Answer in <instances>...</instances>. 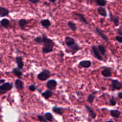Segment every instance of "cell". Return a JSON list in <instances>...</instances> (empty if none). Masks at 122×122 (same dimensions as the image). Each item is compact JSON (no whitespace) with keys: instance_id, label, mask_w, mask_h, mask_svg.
<instances>
[{"instance_id":"1","label":"cell","mask_w":122,"mask_h":122,"mask_svg":"<svg viewBox=\"0 0 122 122\" xmlns=\"http://www.w3.org/2000/svg\"><path fill=\"white\" fill-rule=\"evenodd\" d=\"M43 39V47L42 48V53L44 54H47L50 53L53 51L54 46V43L53 41L48 38L47 36L45 34L42 36Z\"/></svg>"},{"instance_id":"2","label":"cell","mask_w":122,"mask_h":122,"mask_svg":"<svg viewBox=\"0 0 122 122\" xmlns=\"http://www.w3.org/2000/svg\"><path fill=\"white\" fill-rule=\"evenodd\" d=\"M51 76V72L47 69H44L37 75L38 79L42 81L47 80Z\"/></svg>"},{"instance_id":"3","label":"cell","mask_w":122,"mask_h":122,"mask_svg":"<svg viewBox=\"0 0 122 122\" xmlns=\"http://www.w3.org/2000/svg\"><path fill=\"white\" fill-rule=\"evenodd\" d=\"M13 88V85L12 83L6 82L0 86V94L1 95H3L11 90Z\"/></svg>"},{"instance_id":"4","label":"cell","mask_w":122,"mask_h":122,"mask_svg":"<svg viewBox=\"0 0 122 122\" xmlns=\"http://www.w3.org/2000/svg\"><path fill=\"white\" fill-rule=\"evenodd\" d=\"M57 85V81L54 79H51L49 80L46 83V86L47 88L48 89V90H50L51 91L55 90Z\"/></svg>"},{"instance_id":"5","label":"cell","mask_w":122,"mask_h":122,"mask_svg":"<svg viewBox=\"0 0 122 122\" xmlns=\"http://www.w3.org/2000/svg\"><path fill=\"white\" fill-rule=\"evenodd\" d=\"M65 43L70 49H71L77 44L75 42V40L70 36H66L65 38Z\"/></svg>"},{"instance_id":"6","label":"cell","mask_w":122,"mask_h":122,"mask_svg":"<svg viewBox=\"0 0 122 122\" xmlns=\"http://www.w3.org/2000/svg\"><path fill=\"white\" fill-rule=\"evenodd\" d=\"M111 86L113 90H120L122 89V83L119 82L117 79H113L112 81Z\"/></svg>"},{"instance_id":"7","label":"cell","mask_w":122,"mask_h":122,"mask_svg":"<svg viewBox=\"0 0 122 122\" xmlns=\"http://www.w3.org/2000/svg\"><path fill=\"white\" fill-rule=\"evenodd\" d=\"M92 50L93 51L94 55L95 58H96L97 60L101 61L103 60L102 55L101 54L98 49V47L96 45H93L92 46Z\"/></svg>"},{"instance_id":"8","label":"cell","mask_w":122,"mask_h":122,"mask_svg":"<svg viewBox=\"0 0 122 122\" xmlns=\"http://www.w3.org/2000/svg\"><path fill=\"white\" fill-rule=\"evenodd\" d=\"M109 17L110 21L113 22L115 26L117 27L120 24V20L119 16L113 14L111 13L109 14Z\"/></svg>"},{"instance_id":"9","label":"cell","mask_w":122,"mask_h":122,"mask_svg":"<svg viewBox=\"0 0 122 122\" xmlns=\"http://www.w3.org/2000/svg\"><path fill=\"white\" fill-rule=\"evenodd\" d=\"M15 86L16 89L18 91H21L23 90L24 88L23 82L20 79H17L15 80Z\"/></svg>"},{"instance_id":"10","label":"cell","mask_w":122,"mask_h":122,"mask_svg":"<svg viewBox=\"0 0 122 122\" xmlns=\"http://www.w3.org/2000/svg\"><path fill=\"white\" fill-rule=\"evenodd\" d=\"M79 66L84 68H89L92 65V63L90 60H83L79 63Z\"/></svg>"},{"instance_id":"11","label":"cell","mask_w":122,"mask_h":122,"mask_svg":"<svg viewBox=\"0 0 122 122\" xmlns=\"http://www.w3.org/2000/svg\"><path fill=\"white\" fill-rule=\"evenodd\" d=\"M74 14L75 16L78 17V18L79 19V20L80 21V22H81L86 25H88L89 24V22L87 21L86 19V17H85V16L83 14H80V13H75Z\"/></svg>"},{"instance_id":"12","label":"cell","mask_w":122,"mask_h":122,"mask_svg":"<svg viewBox=\"0 0 122 122\" xmlns=\"http://www.w3.org/2000/svg\"><path fill=\"white\" fill-rule=\"evenodd\" d=\"M16 63L17 64V67L22 70L24 67V63L21 56H16L15 58Z\"/></svg>"},{"instance_id":"13","label":"cell","mask_w":122,"mask_h":122,"mask_svg":"<svg viewBox=\"0 0 122 122\" xmlns=\"http://www.w3.org/2000/svg\"><path fill=\"white\" fill-rule=\"evenodd\" d=\"M95 31L98 34V35L102 38V39L103 40H104V41L108 42V39L107 38V37L105 35V34L102 32V31L99 28L96 27L95 29Z\"/></svg>"},{"instance_id":"14","label":"cell","mask_w":122,"mask_h":122,"mask_svg":"<svg viewBox=\"0 0 122 122\" xmlns=\"http://www.w3.org/2000/svg\"><path fill=\"white\" fill-rule=\"evenodd\" d=\"M98 14L104 17H106L107 16V13L106 9L104 7H99L97 9Z\"/></svg>"},{"instance_id":"15","label":"cell","mask_w":122,"mask_h":122,"mask_svg":"<svg viewBox=\"0 0 122 122\" xmlns=\"http://www.w3.org/2000/svg\"><path fill=\"white\" fill-rule=\"evenodd\" d=\"M9 14V11L8 9L3 7H0V16L1 17H4L7 16Z\"/></svg>"},{"instance_id":"16","label":"cell","mask_w":122,"mask_h":122,"mask_svg":"<svg viewBox=\"0 0 122 122\" xmlns=\"http://www.w3.org/2000/svg\"><path fill=\"white\" fill-rule=\"evenodd\" d=\"M41 24L42 26L46 29H48L51 25V22L48 19H44L41 21Z\"/></svg>"},{"instance_id":"17","label":"cell","mask_w":122,"mask_h":122,"mask_svg":"<svg viewBox=\"0 0 122 122\" xmlns=\"http://www.w3.org/2000/svg\"><path fill=\"white\" fill-rule=\"evenodd\" d=\"M42 95L46 99H49L50 97H51L54 94L53 92L52 91L50 90H47L45 91V92L42 93Z\"/></svg>"},{"instance_id":"18","label":"cell","mask_w":122,"mask_h":122,"mask_svg":"<svg viewBox=\"0 0 122 122\" xmlns=\"http://www.w3.org/2000/svg\"><path fill=\"white\" fill-rule=\"evenodd\" d=\"M12 72L18 78H21V76L23 75V72L21 71V70L20 69H19L18 67L16 68H14L13 69L12 71Z\"/></svg>"},{"instance_id":"19","label":"cell","mask_w":122,"mask_h":122,"mask_svg":"<svg viewBox=\"0 0 122 122\" xmlns=\"http://www.w3.org/2000/svg\"><path fill=\"white\" fill-rule=\"evenodd\" d=\"M10 24V22L8 19L4 18L1 21V25L5 28H8Z\"/></svg>"},{"instance_id":"20","label":"cell","mask_w":122,"mask_h":122,"mask_svg":"<svg viewBox=\"0 0 122 122\" xmlns=\"http://www.w3.org/2000/svg\"><path fill=\"white\" fill-rule=\"evenodd\" d=\"M101 74L104 77H109L112 75V72L109 69L105 68L102 71Z\"/></svg>"},{"instance_id":"21","label":"cell","mask_w":122,"mask_h":122,"mask_svg":"<svg viewBox=\"0 0 122 122\" xmlns=\"http://www.w3.org/2000/svg\"><path fill=\"white\" fill-rule=\"evenodd\" d=\"M110 114L113 117L117 118L119 117L121 112L118 110H111L110 111Z\"/></svg>"},{"instance_id":"22","label":"cell","mask_w":122,"mask_h":122,"mask_svg":"<svg viewBox=\"0 0 122 122\" xmlns=\"http://www.w3.org/2000/svg\"><path fill=\"white\" fill-rule=\"evenodd\" d=\"M98 49L102 56H104L106 53V50L105 46L103 45H99L97 46Z\"/></svg>"},{"instance_id":"23","label":"cell","mask_w":122,"mask_h":122,"mask_svg":"<svg viewBox=\"0 0 122 122\" xmlns=\"http://www.w3.org/2000/svg\"><path fill=\"white\" fill-rule=\"evenodd\" d=\"M19 25L20 27L22 29H24V28L25 27V26L28 24V22L24 19H20L19 22Z\"/></svg>"},{"instance_id":"24","label":"cell","mask_w":122,"mask_h":122,"mask_svg":"<svg viewBox=\"0 0 122 122\" xmlns=\"http://www.w3.org/2000/svg\"><path fill=\"white\" fill-rule=\"evenodd\" d=\"M67 25L69 28L72 31L75 32L77 30V26L75 23L72 21H69L67 23Z\"/></svg>"},{"instance_id":"25","label":"cell","mask_w":122,"mask_h":122,"mask_svg":"<svg viewBox=\"0 0 122 122\" xmlns=\"http://www.w3.org/2000/svg\"><path fill=\"white\" fill-rule=\"evenodd\" d=\"M63 109L62 108L58 107H56V106L54 107L52 109V110L54 113H55L59 114V115L63 114Z\"/></svg>"},{"instance_id":"26","label":"cell","mask_w":122,"mask_h":122,"mask_svg":"<svg viewBox=\"0 0 122 122\" xmlns=\"http://www.w3.org/2000/svg\"><path fill=\"white\" fill-rule=\"evenodd\" d=\"M86 109H87V110L88 111V112L89 113H90V114L91 115L92 118H93V119L95 118L96 117V113L94 112L93 110L90 107H89V106H88L87 105H86Z\"/></svg>"},{"instance_id":"27","label":"cell","mask_w":122,"mask_h":122,"mask_svg":"<svg viewBox=\"0 0 122 122\" xmlns=\"http://www.w3.org/2000/svg\"><path fill=\"white\" fill-rule=\"evenodd\" d=\"M95 2L96 5L99 6V7L105 6L107 3V2L105 0H96Z\"/></svg>"},{"instance_id":"28","label":"cell","mask_w":122,"mask_h":122,"mask_svg":"<svg viewBox=\"0 0 122 122\" xmlns=\"http://www.w3.org/2000/svg\"><path fill=\"white\" fill-rule=\"evenodd\" d=\"M96 92H94L93 93H92V94H90L88 95V96L87 97V101L90 104H92L95 100V93H96Z\"/></svg>"},{"instance_id":"29","label":"cell","mask_w":122,"mask_h":122,"mask_svg":"<svg viewBox=\"0 0 122 122\" xmlns=\"http://www.w3.org/2000/svg\"><path fill=\"white\" fill-rule=\"evenodd\" d=\"M45 117L48 121L52 122L53 120V116L50 113H46L45 114Z\"/></svg>"},{"instance_id":"30","label":"cell","mask_w":122,"mask_h":122,"mask_svg":"<svg viewBox=\"0 0 122 122\" xmlns=\"http://www.w3.org/2000/svg\"><path fill=\"white\" fill-rule=\"evenodd\" d=\"M34 41L38 44H43V38L40 36H37L34 39Z\"/></svg>"},{"instance_id":"31","label":"cell","mask_w":122,"mask_h":122,"mask_svg":"<svg viewBox=\"0 0 122 122\" xmlns=\"http://www.w3.org/2000/svg\"><path fill=\"white\" fill-rule=\"evenodd\" d=\"M37 89V86L34 84H32L29 86V90L32 92H34Z\"/></svg>"},{"instance_id":"32","label":"cell","mask_w":122,"mask_h":122,"mask_svg":"<svg viewBox=\"0 0 122 122\" xmlns=\"http://www.w3.org/2000/svg\"><path fill=\"white\" fill-rule=\"evenodd\" d=\"M38 117L39 120L40 122H48V121L46 119V118L42 115H39L38 116Z\"/></svg>"},{"instance_id":"33","label":"cell","mask_w":122,"mask_h":122,"mask_svg":"<svg viewBox=\"0 0 122 122\" xmlns=\"http://www.w3.org/2000/svg\"><path fill=\"white\" fill-rule=\"evenodd\" d=\"M109 103H110V105H111L112 106H114V105H115L116 104V102L114 99V98L113 97L111 98L109 100Z\"/></svg>"},{"instance_id":"34","label":"cell","mask_w":122,"mask_h":122,"mask_svg":"<svg viewBox=\"0 0 122 122\" xmlns=\"http://www.w3.org/2000/svg\"><path fill=\"white\" fill-rule=\"evenodd\" d=\"M115 40L119 43L122 44V36L117 35L115 37Z\"/></svg>"},{"instance_id":"35","label":"cell","mask_w":122,"mask_h":122,"mask_svg":"<svg viewBox=\"0 0 122 122\" xmlns=\"http://www.w3.org/2000/svg\"><path fill=\"white\" fill-rule=\"evenodd\" d=\"M29 1L33 4H36L40 3L39 0H29Z\"/></svg>"},{"instance_id":"36","label":"cell","mask_w":122,"mask_h":122,"mask_svg":"<svg viewBox=\"0 0 122 122\" xmlns=\"http://www.w3.org/2000/svg\"><path fill=\"white\" fill-rule=\"evenodd\" d=\"M117 33L119 35V36L122 35V31L120 29V28L118 29L117 30Z\"/></svg>"},{"instance_id":"37","label":"cell","mask_w":122,"mask_h":122,"mask_svg":"<svg viewBox=\"0 0 122 122\" xmlns=\"http://www.w3.org/2000/svg\"><path fill=\"white\" fill-rule=\"evenodd\" d=\"M117 96L119 98L122 99V92H118L117 93Z\"/></svg>"},{"instance_id":"38","label":"cell","mask_w":122,"mask_h":122,"mask_svg":"<svg viewBox=\"0 0 122 122\" xmlns=\"http://www.w3.org/2000/svg\"><path fill=\"white\" fill-rule=\"evenodd\" d=\"M5 79H1V80H0V84H1V85L5 83Z\"/></svg>"},{"instance_id":"39","label":"cell","mask_w":122,"mask_h":122,"mask_svg":"<svg viewBox=\"0 0 122 122\" xmlns=\"http://www.w3.org/2000/svg\"><path fill=\"white\" fill-rule=\"evenodd\" d=\"M50 2H51V3H54L55 2H56V1H51V0H50L49 1Z\"/></svg>"},{"instance_id":"40","label":"cell","mask_w":122,"mask_h":122,"mask_svg":"<svg viewBox=\"0 0 122 122\" xmlns=\"http://www.w3.org/2000/svg\"><path fill=\"white\" fill-rule=\"evenodd\" d=\"M106 122H114L113 121H112V120H109V121H106Z\"/></svg>"}]
</instances>
